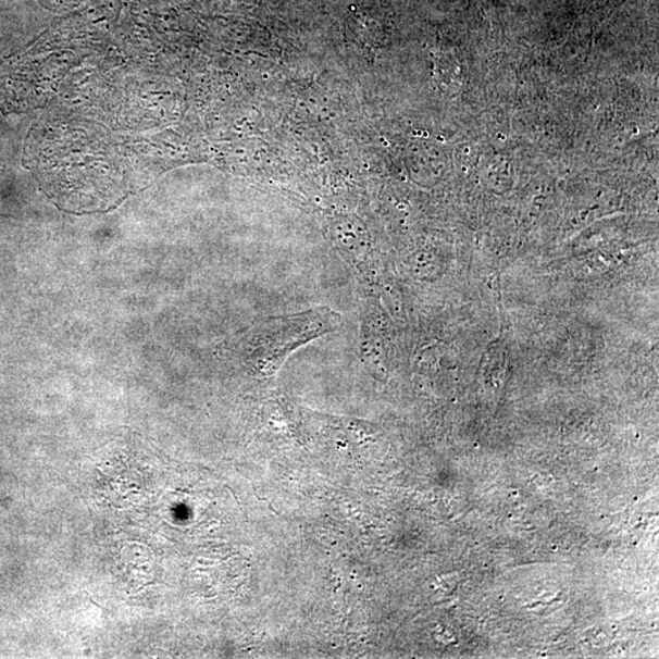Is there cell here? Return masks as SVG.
<instances>
[{"instance_id":"obj_1","label":"cell","mask_w":659,"mask_h":659,"mask_svg":"<svg viewBox=\"0 0 659 659\" xmlns=\"http://www.w3.org/2000/svg\"><path fill=\"white\" fill-rule=\"evenodd\" d=\"M341 314L330 307L262 319L235 341V356L245 371L258 381H271L299 348L334 333Z\"/></svg>"}]
</instances>
